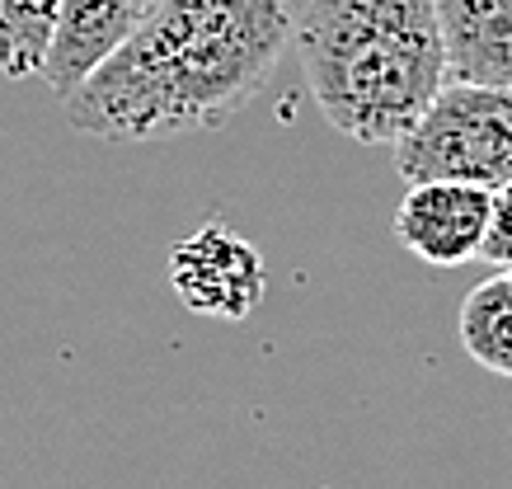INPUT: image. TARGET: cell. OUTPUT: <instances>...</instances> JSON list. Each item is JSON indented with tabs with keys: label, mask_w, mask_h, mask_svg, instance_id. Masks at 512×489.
I'll use <instances>...</instances> for the list:
<instances>
[{
	"label": "cell",
	"mask_w": 512,
	"mask_h": 489,
	"mask_svg": "<svg viewBox=\"0 0 512 489\" xmlns=\"http://www.w3.org/2000/svg\"><path fill=\"white\" fill-rule=\"evenodd\" d=\"M170 283L188 311L212 320H245L268 292V264L231 226L207 221L170 254Z\"/></svg>",
	"instance_id": "277c9868"
},
{
	"label": "cell",
	"mask_w": 512,
	"mask_h": 489,
	"mask_svg": "<svg viewBox=\"0 0 512 489\" xmlns=\"http://www.w3.org/2000/svg\"><path fill=\"white\" fill-rule=\"evenodd\" d=\"M489 184L470 179H409L400 207H395V236L419 264L433 269H461L466 259H480L484 231H489Z\"/></svg>",
	"instance_id": "5b68a950"
},
{
	"label": "cell",
	"mask_w": 512,
	"mask_h": 489,
	"mask_svg": "<svg viewBox=\"0 0 512 489\" xmlns=\"http://www.w3.org/2000/svg\"><path fill=\"white\" fill-rule=\"evenodd\" d=\"M292 38L325 123L362 146H395L447 80L433 0H306Z\"/></svg>",
	"instance_id": "7a4b0ae2"
},
{
	"label": "cell",
	"mask_w": 512,
	"mask_h": 489,
	"mask_svg": "<svg viewBox=\"0 0 512 489\" xmlns=\"http://www.w3.org/2000/svg\"><path fill=\"white\" fill-rule=\"evenodd\" d=\"M156 0H62L38 76L66 95L109 48H118Z\"/></svg>",
	"instance_id": "8992f818"
},
{
	"label": "cell",
	"mask_w": 512,
	"mask_h": 489,
	"mask_svg": "<svg viewBox=\"0 0 512 489\" xmlns=\"http://www.w3.org/2000/svg\"><path fill=\"white\" fill-rule=\"evenodd\" d=\"M456 339L484 372L512 377V264H498L484 283L470 287L456 316Z\"/></svg>",
	"instance_id": "ba28073f"
},
{
	"label": "cell",
	"mask_w": 512,
	"mask_h": 489,
	"mask_svg": "<svg viewBox=\"0 0 512 489\" xmlns=\"http://www.w3.org/2000/svg\"><path fill=\"white\" fill-rule=\"evenodd\" d=\"M451 80L512 85V0H433Z\"/></svg>",
	"instance_id": "52a82bcc"
},
{
	"label": "cell",
	"mask_w": 512,
	"mask_h": 489,
	"mask_svg": "<svg viewBox=\"0 0 512 489\" xmlns=\"http://www.w3.org/2000/svg\"><path fill=\"white\" fill-rule=\"evenodd\" d=\"M480 259H489V264H512V179L494 184V203H489V231H484Z\"/></svg>",
	"instance_id": "30bf717a"
},
{
	"label": "cell",
	"mask_w": 512,
	"mask_h": 489,
	"mask_svg": "<svg viewBox=\"0 0 512 489\" xmlns=\"http://www.w3.org/2000/svg\"><path fill=\"white\" fill-rule=\"evenodd\" d=\"M292 43L282 0H156L62 95L66 123L104 142H170L231 123Z\"/></svg>",
	"instance_id": "6da1fadb"
},
{
	"label": "cell",
	"mask_w": 512,
	"mask_h": 489,
	"mask_svg": "<svg viewBox=\"0 0 512 489\" xmlns=\"http://www.w3.org/2000/svg\"><path fill=\"white\" fill-rule=\"evenodd\" d=\"M400 179H512V85L442 80L428 109L395 142Z\"/></svg>",
	"instance_id": "3957f363"
},
{
	"label": "cell",
	"mask_w": 512,
	"mask_h": 489,
	"mask_svg": "<svg viewBox=\"0 0 512 489\" xmlns=\"http://www.w3.org/2000/svg\"><path fill=\"white\" fill-rule=\"evenodd\" d=\"M62 0H0V76H38Z\"/></svg>",
	"instance_id": "9c48e42d"
}]
</instances>
